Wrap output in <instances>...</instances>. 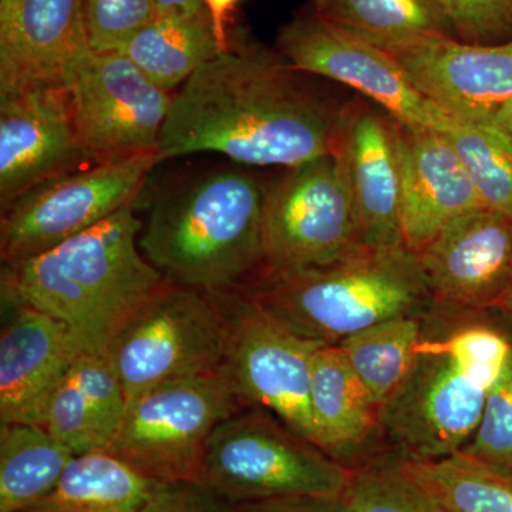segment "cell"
I'll return each mask as SVG.
<instances>
[{"mask_svg":"<svg viewBox=\"0 0 512 512\" xmlns=\"http://www.w3.org/2000/svg\"><path fill=\"white\" fill-rule=\"evenodd\" d=\"M276 49L293 69L355 90L404 126L443 134L457 126L413 86L392 53L333 25L312 5L279 28Z\"/></svg>","mask_w":512,"mask_h":512,"instance_id":"obj_11","label":"cell"},{"mask_svg":"<svg viewBox=\"0 0 512 512\" xmlns=\"http://www.w3.org/2000/svg\"><path fill=\"white\" fill-rule=\"evenodd\" d=\"M404 244L417 252L451 222L487 208L448 138L397 121Z\"/></svg>","mask_w":512,"mask_h":512,"instance_id":"obj_20","label":"cell"},{"mask_svg":"<svg viewBox=\"0 0 512 512\" xmlns=\"http://www.w3.org/2000/svg\"><path fill=\"white\" fill-rule=\"evenodd\" d=\"M387 52L413 86L458 123L493 120L512 99V39L471 45L436 37Z\"/></svg>","mask_w":512,"mask_h":512,"instance_id":"obj_17","label":"cell"},{"mask_svg":"<svg viewBox=\"0 0 512 512\" xmlns=\"http://www.w3.org/2000/svg\"><path fill=\"white\" fill-rule=\"evenodd\" d=\"M157 16H180V18H208L204 0H154Z\"/></svg>","mask_w":512,"mask_h":512,"instance_id":"obj_37","label":"cell"},{"mask_svg":"<svg viewBox=\"0 0 512 512\" xmlns=\"http://www.w3.org/2000/svg\"><path fill=\"white\" fill-rule=\"evenodd\" d=\"M491 387L441 345L424 316L419 355L383 407L384 437L403 460L453 456L473 439Z\"/></svg>","mask_w":512,"mask_h":512,"instance_id":"obj_8","label":"cell"},{"mask_svg":"<svg viewBox=\"0 0 512 512\" xmlns=\"http://www.w3.org/2000/svg\"><path fill=\"white\" fill-rule=\"evenodd\" d=\"M127 404L109 355L82 352L50 397L40 427L76 457L106 451L120 429Z\"/></svg>","mask_w":512,"mask_h":512,"instance_id":"obj_21","label":"cell"},{"mask_svg":"<svg viewBox=\"0 0 512 512\" xmlns=\"http://www.w3.org/2000/svg\"><path fill=\"white\" fill-rule=\"evenodd\" d=\"M242 0H204L205 8L210 15L212 29L220 43L222 52L231 49L229 45L228 25L231 22L232 13L237 10Z\"/></svg>","mask_w":512,"mask_h":512,"instance_id":"obj_36","label":"cell"},{"mask_svg":"<svg viewBox=\"0 0 512 512\" xmlns=\"http://www.w3.org/2000/svg\"><path fill=\"white\" fill-rule=\"evenodd\" d=\"M309 404L316 444L346 467L380 436L382 407L338 345L320 346L313 355Z\"/></svg>","mask_w":512,"mask_h":512,"instance_id":"obj_22","label":"cell"},{"mask_svg":"<svg viewBox=\"0 0 512 512\" xmlns=\"http://www.w3.org/2000/svg\"><path fill=\"white\" fill-rule=\"evenodd\" d=\"M302 76L284 59L231 47L175 92L158 161L217 153L244 167L292 168L332 154L348 101Z\"/></svg>","mask_w":512,"mask_h":512,"instance_id":"obj_1","label":"cell"},{"mask_svg":"<svg viewBox=\"0 0 512 512\" xmlns=\"http://www.w3.org/2000/svg\"><path fill=\"white\" fill-rule=\"evenodd\" d=\"M397 460L407 476L451 512H512V473L466 451L440 460Z\"/></svg>","mask_w":512,"mask_h":512,"instance_id":"obj_28","label":"cell"},{"mask_svg":"<svg viewBox=\"0 0 512 512\" xmlns=\"http://www.w3.org/2000/svg\"><path fill=\"white\" fill-rule=\"evenodd\" d=\"M239 291L319 345H339L377 323L433 306L419 258L406 245H362L328 264L261 271Z\"/></svg>","mask_w":512,"mask_h":512,"instance_id":"obj_4","label":"cell"},{"mask_svg":"<svg viewBox=\"0 0 512 512\" xmlns=\"http://www.w3.org/2000/svg\"><path fill=\"white\" fill-rule=\"evenodd\" d=\"M119 52L171 93L205 63L224 53L211 19L180 16H156L138 29Z\"/></svg>","mask_w":512,"mask_h":512,"instance_id":"obj_24","label":"cell"},{"mask_svg":"<svg viewBox=\"0 0 512 512\" xmlns=\"http://www.w3.org/2000/svg\"><path fill=\"white\" fill-rule=\"evenodd\" d=\"M157 163L156 153L101 161L37 185L2 207L3 264L43 254L130 207Z\"/></svg>","mask_w":512,"mask_h":512,"instance_id":"obj_9","label":"cell"},{"mask_svg":"<svg viewBox=\"0 0 512 512\" xmlns=\"http://www.w3.org/2000/svg\"><path fill=\"white\" fill-rule=\"evenodd\" d=\"M458 40L495 45L512 39V0H437Z\"/></svg>","mask_w":512,"mask_h":512,"instance_id":"obj_33","label":"cell"},{"mask_svg":"<svg viewBox=\"0 0 512 512\" xmlns=\"http://www.w3.org/2000/svg\"><path fill=\"white\" fill-rule=\"evenodd\" d=\"M86 161L66 86L0 93L2 207Z\"/></svg>","mask_w":512,"mask_h":512,"instance_id":"obj_16","label":"cell"},{"mask_svg":"<svg viewBox=\"0 0 512 512\" xmlns=\"http://www.w3.org/2000/svg\"><path fill=\"white\" fill-rule=\"evenodd\" d=\"M431 303L456 313L504 312L512 296V218L490 208L448 224L416 252Z\"/></svg>","mask_w":512,"mask_h":512,"instance_id":"obj_14","label":"cell"},{"mask_svg":"<svg viewBox=\"0 0 512 512\" xmlns=\"http://www.w3.org/2000/svg\"><path fill=\"white\" fill-rule=\"evenodd\" d=\"M493 121L512 143V99L505 101L494 111Z\"/></svg>","mask_w":512,"mask_h":512,"instance_id":"obj_38","label":"cell"},{"mask_svg":"<svg viewBox=\"0 0 512 512\" xmlns=\"http://www.w3.org/2000/svg\"><path fill=\"white\" fill-rule=\"evenodd\" d=\"M8 306L0 333V426H42L46 406L77 348L64 323L29 305Z\"/></svg>","mask_w":512,"mask_h":512,"instance_id":"obj_19","label":"cell"},{"mask_svg":"<svg viewBox=\"0 0 512 512\" xmlns=\"http://www.w3.org/2000/svg\"><path fill=\"white\" fill-rule=\"evenodd\" d=\"M133 205L32 258L3 264L2 301L46 312L77 348L107 353L138 309L168 281L141 252Z\"/></svg>","mask_w":512,"mask_h":512,"instance_id":"obj_2","label":"cell"},{"mask_svg":"<svg viewBox=\"0 0 512 512\" xmlns=\"http://www.w3.org/2000/svg\"><path fill=\"white\" fill-rule=\"evenodd\" d=\"M333 154L352 198L363 247L406 245L397 121L372 101L352 97L343 109Z\"/></svg>","mask_w":512,"mask_h":512,"instance_id":"obj_15","label":"cell"},{"mask_svg":"<svg viewBox=\"0 0 512 512\" xmlns=\"http://www.w3.org/2000/svg\"><path fill=\"white\" fill-rule=\"evenodd\" d=\"M224 366L138 394L106 453L157 484L200 483L212 433L247 409Z\"/></svg>","mask_w":512,"mask_h":512,"instance_id":"obj_6","label":"cell"},{"mask_svg":"<svg viewBox=\"0 0 512 512\" xmlns=\"http://www.w3.org/2000/svg\"><path fill=\"white\" fill-rule=\"evenodd\" d=\"M262 271L328 264L360 242L355 208L335 154L286 168L266 190Z\"/></svg>","mask_w":512,"mask_h":512,"instance_id":"obj_13","label":"cell"},{"mask_svg":"<svg viewBox=\"0 0 512 512\" xmlns=\"http://www.w3.org/2000/svg\"><path fill=\"white\" fill-rule=\"evenodd\" d=\"M339 500L346 512H451L404 473L396 456L350 468Z\"/></svg>","mask_w":512,"mask_h":512,"instance_id":"obj_30","label":"cell"},{"mask_svg":"<svg viewBox=\"0 0 512 512\" xmlns=\"http://www.w3.org/2000/svg\"><path fill=\"white\" fill-rule=\"evenodd\" d=\"M427 312L377 323L338 345L353 372L382 407V413L412 372Z\"/></svg>","mask_w":512,"mask_h":512,"instance_id":"obj_27","label":"cell"},{"mask_svg":"<svg viewBox=\"0 0 512 512\" xmlns=\"http://www.w3.org/2000/svg\"><path fill=\"white\" fill-rule=\"evenodd\" d=\"M212 295L227 325L222 366L244 402L269 410L316 444L309 390L313 355L325 345L296 335L239 289Z\"/></svg>","mask_w":512,"mask_h":512,"instance_id":"obj_10","label":"cell"},{"mask_svg":"<svg viewBox=\"0 0 512 512\" xmlns=\"http://www.w3.org/2000/svg\"><path fill=\"white\" fill-rule=\"evenodd\" d=\"M333 25L384 50L421 40L454 37L437 0H312Z\"/></svg>","mask_w":512,"mask_h":512,"instance_id":"obj_25","label":"cell"},{"mask_svg":"<svg viewBox=\"0 0 512 512\" xmlns=\"http://www.w3.org/2000/svg\"><path fill=\"white\" fill-rule=\"evenodd\" d=\"M485 207L512 218V143L493 120L458 123L444 134Z\"/></svg>","mask_w":512,"mask_h":512,"instance_id":"obj_29","label":"cell"},{"mask_svg":"<svg viewBox=\"0 0 512 512\" xmlns=\"http://www.w3.org/2000/svg\"><path fill=\"white\" fill-rule=\"evenodd\" d=\"M92 50H119L157 16L154 0H83Z\"/></svg>","mask_w":512,"mask_h":512,"instance_id":"obj_32","label":"cell"},{"mask_svg":"<svg viewBox=\"0 0 512 512\" xmlns=\"http://www.w3.org/2000/svg\"><path fill=\"white\" fill-rule=\"evenodd\" d=\"M227 325L212 293L167 281L111 342V360L128 402L138 394L220 369Z\"/></svg>","mask_w":512,"mask_h":512,"instance_id":"obj_7","label":"cell"},{"mask_svg":"<svg viewBox=\"0 0 512 512\" xmlns=\"http://www.w3.org/2000/svg\"><path fill=\"white\" fill-rule=\"evenodd\" d=\"M503 313L505 316H507V319L510 320V322L512 323V296L510 302H508L507 308H505V311Z\"/></svg>","mask_w":512,"mask_h":512,"instance_id":"obj_39","label":"cell"},{"mask_svg":"<svg viewBox=\"0 0 512 512\" xmlns=\"http://www.w3.org/2000/svg\"><path fill=\"white\" fill-rule=\"evenodd\" d=\"M234 512H346L339 497H284L232 505Z\"/></svg>","mask_w":512,"mask_h":512,"instance_id":"obj_35","label":"cell"},{"mask_svg":"<svg viewBox=\"0 0 512 512\" xmlns=\"http://www.w3.org/2000/svg\"><path fill=\"white\" fill-rule=\"evenodd\" d=\"M141 512H234L200 483L158 485Z\"/></svg>","mask_w":512,"mask_h":512,"instance_id":"obj_34","label":"cell"},{"mask_svg":"<svg viewBox=\"0 0 512 512\" xmlns=\"http://www.w3.org/2000/svg\"><path fill=\"white\" fill-rule=\"evenodd\" d=\"M76 458L35 424L0 426V512H16L49 494Z\"/></svg>","mask_w":512,"mask_h":512,"instance_id":"obj_26","label":"cell"},{"mask_svg":"<svg viewBox=\"0 0 512 512\" xmlns=\"http://www.w3.org/2000/svg\"><path fill=\"white\" fill-rule=\"evenodd\" d=\"M158 485L94 451L74 458L49 494L16 512H141Z\"/></svg>","mask_w":512,"mask_h":512,"instance_id":"obj_23","label":"cell"},{"mask_svg":"<svg viewBox=\"0 0 512 512\" xmlns=\"http://www.w3.org/2000/svg\"><path fill=\"white\" fill-rule=\"evenodd\" d=\"M77 136L89 161L156 153L174 94L119 50H89L67 82Z\"/></svg>","mask_w":512,"mask_h":512,"instance_id":"obj_12","label":"cell"},{"mask_svg":"<svg viewBox=\"0 0 512 512\" xmlns=\"http://www.w3.org/2000/svg\"><path fill=\"white\" fill-rule=\"evenodd\" d=\"M350 468L262 407L222 421L200 484L231 505L284 497H340Z\"/></svg>","mask_w":512,"mask_h":512,"instance_id":"obj_5","label":"cell"},{"mask_svg":"<svg viewBox=\"0 0 512 512\" xmlns=\"http://www.w3.org/2000/svg\"><path fill=\"white\" fill-rule=\"evenodd\" d=\"M89 50L83 0H0V93L67 86Z\"/></svg>","mask_w":512,"mask_h":512,"instance_id":"obj_18","label":"cell"},{"mask_svg":"<svg viewBox=\"0 0 512 512\" xmlns=\"http://www.w3.org/2000/svg\"><path fill=\"white\" fill-rule=\"evenodd\" d=\"M268 187L235 165L168 188L141 229V252L168 281L208 293L239 289L264 269Z\"/></svg>","mask_w":512,"mask_h":512,"instance_id":"obj_3","label":"cell"},{"mask_svg":"<svg viewBox=\"0 0 512 512\" xmlns=\"http://www.w3.org/2000/svg\"><path fill=\"white\" fill-rule=\"evenodd\" d=\"M461 451L512 473V362L488 392L476 433Z\"/></svg>","mask_w":512,"mask_h":512,"instance_id":"obj_31","label":"cell"}]
</instances>
